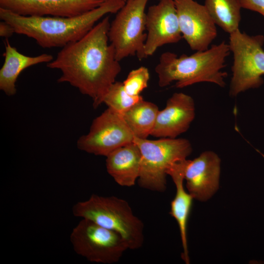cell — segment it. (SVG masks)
Instances as JSON below:
<instances>
[{
	"instance_id": "cell-15",
	"label": "cell",
	"mask_w": 264,
	"mask_h": 264,
	"mask_svg": "<svg viewBox=\"0 0 264 264\" xmlns=\"http://www.w3.org/2000/svg\"><path fill=\"white\" fill-rule=\"evenodd\" d=\"M108 173L119 185L133 186L141 169V154L134 142L121 147L106 156Z\"/></svg>"
},
{
	"instance_id": "cell-20",
	"label": "cell",
	"mask_w": 264,
	"mask_h": 264,
	"mask_svg": "<svg viewBox=\"0 0 264 264\" xmlns=\"http://www.w3.org/2000/svg\"><path fill=\"white\" fill-rule=\"evenodd\" d=\"M142 98L141 95H130L125 90L123 82L115 81L109 88L103 98V103L122 115Z\"/></svg>"
},
{
	"instance_id": "cell-8",
	"label": "cell",
	"mask_w": 264,
	"mask_h": 264,
	"mask_svg": "<svg viewBox=\"0 0 264 264\" xmlns=\"http://www.w3.org/2000/svg\"><path fill=\"white\" fill-rule=\"evenodd\" d=\"M70 240L77 254L97 263H117L129 249L120 234L87 219H82L73 229Z\"/></svg>"
},
{
	"instance_id": "cell-2",
	"label": "cell",
	"mask_w": 264,
	"mask_h": 264,
	"mask_svg": "<svg viewBox=\"0 0 264 264\" xmlns=\"http://www.w3.org/2000/svg\"><path fill=\"white\" fill-rule=\"evenodd\" d=\"M123 0H107L100 6L73 17L26 16L0 8V18L11 24L16 34L34 39L43 48L63 47L84 37L101 18L116 14Z\"/></svg>"
},
{
	"instance_id": "cell-17",
	"label": "cell",
	"mask_w": 264,
	"mask_h": 264,
	"mask_svg": "<svg viewBox=\"0 0 264 264\" xmlns=\"http://www.w3.org/2000/svg\"><path fill=\"white\" fill-rule=\"evenodd\" d=\"M4 46V61L0 70V89L8 96H13L16 93V82L23 70L53 60L51 55L45 53L36 56L23 55L11 45L8 39H5Z\"/></svg>"
},
{
	"instance_id": "cell-13",
	"label": "cell",
	"mask_w": 264,
	"mask_h": 264,
	"mask_svg": "<svg viewBox=\"0 0 264 264\" xmlns=\"http://www.w3.org/2000/svg\"><path fill=\"white\" fill-rule=\"evenodd\" d=\"M220 172V159L213 151H205L192 160L187 159L184 177L193 198L209 199L219 188Z\"/></svg>"
},
{
	"instance_id": "cell-10",
	"label": "cell",
	"mask_w": 264,
	"mask_h": 264,
	"mask_svg": "<svg viewBox=\"0 0 264 264\" xmlns=\"http://www.w3.org/2000/svg\"><path fill=\"white\" fill-rule=\"evenodd\" d=\"M173 0L182 38L193 50L208 49L217 36V30L205 6L194 0Z\"/></svg>"
},
{
	"instance_id": "cell-3",
	"label": "cell",
	"mask_w": 264,
	"mask_h": 264,
	"mask_svg": "<svg viewBox=\"0 0 264 264\" xmlns=\"http://www.w3.org/2000/svg\"><path fill=\"white\" fill-rule=\"evenodd\" d=\"M230 53L229 44L224 41L189 56H178L173 52H165L155 67L158 86L165 87L175 81V87L181 88L208 82L223 88L227 73L222 69Z\"/></svg>"
},
{
	"instance_id": "cell-19",
	"label": "cell",
	"mask_w": 264,
	"mask_h": 264,
	"mask_svg": "<svg viewBox=\"0 0 264 264\" xmlns=\"http://www.w3.org/2000/svg\"><path fill=\"white\" fill-rule=\"evenodd\" d=\"M204 5L215 24L230 34L239 29L242 8L239 0H205Z\"/></svg>"
},
{
	"instance_id": "cell-16",
	"label": "cell",
	"mask_w": 264,
	"mask_h": 264,
	"mask_svg": "<svg viewBox=\"0 0 264 264\" xmlns=\"http://www.w3.org/2000/svg\"><path fill=\"white\" fill-rule=\"evenodd\" d=\"M186 161L187 159L175 163L168 170L167 174L172 177L176 187V194L171 203L170 214L176 219L178 225L183 249L182 258L186 264H189L187 224L193 198L185 191L183 186Z\"/></svg>"
},
{
	"instance_id": "cell-23",
	"label": "cell",
	"mask_w": 264,
	"mask_h": 264,
	"mask_svg": "<svg viewBox=\"0 0 264 264\" xmlns=\"http://www.w3.org/2000/svg\"><path fill=\"white\" fill-rule=\"evenodd\" d=\"M15 32L13 26L8 22L1 20L0 22V36L8 39Z\"/></svg>"
},
{
	"instance_id": "cell-1",
	"label": "cell",
	"mask_w": 264,
	"mask_h": 264,
	"mask_svg": "<svg viewBox=\"0 0 264 264\" xmlns=\"http://www.w3.org/2000/svg\"><path fill=\"white\" fill-rule=\"evenodd\" d=\"M109 16H106L84 37L62 47L55 59L47 63L60 70L58 83H68L83 94L90 97L96 109L110 86L115 82L121 67L114 47L109 44Z\"/></svg>"
},
{
	"instance_id": "cell-12",
	"label": "cell",
	"mask_w": 264,
	"mask_h": 264,
	"mask_svg": "<svg viewBox=\"0 0 264 264\" xmlns=\"http://www.w3.org/2000/svg\"><path fill=\"white\" fill-rule=\"evenodd\" d=\"M107 0H0V8L26 16L73 17L93 10Z\"/></svg>"
},
{
	"instance_id": "cell-24",
	"label": "cell",
	"mask_w": 264,
	"mask_h": 264,
	"mask_svg": "<svg viewBox=\"0 0 264 264\" xmlns=\"http://www.w3.org/2000/svg\"><path fill=\"white\" fill-rule=\"evenodd\" d=\"M124 0V1H126V0Z\"/></svg>"
},
{
	"instance_id": "cell-11",
	"label": "cell",
	"mask_w": 264,
	"mask_h": 264,
	"mask_svg": "<svg viewBox=\"0 0 264 264\" xmlns=\"http://www.w3.org/2000/svg\"><path fill=\"white\" fill-rule=\"evenodd\" d=\"M159 1L149 6L146 12V57L153 55L158 47L176 43L182 38L174 0Z\"/></svg>"
},
{
	"instance_id": "cell-22",
	"label": "cell",
	"mask_w": 264,
	"mask_h": 264,
	"mask_svg": "<svg viewBox=\"0 0 264 264\" xmlns=\"http://www.w3.org/2000/svg\"><path fill=\"white\" fill-rule=\"evenodd\" d=\"M242 8L257 12L264 17V0H239Z\"/></svg>"
},
{
	"instance_id": "cell-6",
	"label": "cell",
	"mask_w": 264,
	"mask_h": 264,
	"mask_svg": "<svg viewBox=\"0 0 264 264\" xmlns=\"http://www.w3.org/2000/svg\"><path fill=\"white\" fill-rule=\"evenodd\" d=\"M264 36H250L240 29L229 34L228 44L233 54L229 94L236 97L249 89L263 84Z\"/></svg>"
},
{
	"instance_id": "cell-5",
	"label": "cell",
	"mask_w": 264,
	"mask_h": 264,
	"mask_svg": "<svg viewBox=\"0 0 264 264\" xmlns=\"http://www.w3.org/2000/svg\"><path fill=\"white\" fill-rule=\"evenodd\" d=\"M133 142L141 154L138 183L154 191L165 190L167 170L175 163L186 159L192 152L190 142L185 138L150 140L134 137Z\"/></svg>"
},
{
	"instance_id": "cell-7",
	"label": "cell",
	"mask_w": 264,
	"mask_h": 264,
	"mask_svg": "<svg viewBox=\"0 0 264 264\" xmlns=\"http://www.w3.org/2000/svg\"><path fill=\"white\" fill-rule=\"evenodd\" d=\"M149 0H126L110 22L108 36L114 47L116 59L120 61L136 55L141 60L146 58L145 44L147 34L146 5Z\"/></svg>"
},
{
	"instance_id": "cell-9",
	"label": "cell",
	"mask_w": 264,
	"mask_h": 264,
	"mask_svg": "<svg viewBox=\"0 0 264 264\" xmlns=\"http://www.w3.org/2000/svg\"><path fill=\"white\" fill-rule=\"evenodd\" d=\"M134 138L122 115L108 107L93 120L89 132L79 137L77 146L88 153L107 156Z\"/></svg>"
},
{
	"instance_id": "cell-21",
	"label": "cell",
	"mask_w": 264,
	"mask_h": 264,
	"mask_svg": "<svg viewBox=\"0 0 264 264\" xmlns=\"http://www.w3.org/2000/svg\"><path fill=\"white\" fill-rule=\"evenodd\" d=\"M150 74L148 68L141 66L131 70L123 84L126 92L130 95L137 96L148 87Z\"/></svg>"
},
{
	"instance_id": "cell-4",
	"label": "cell",
	"mask_w": 264,
	"mask_h": 264,
	"mask_svg": "<svg viewBox=\"0 0 264 264\" xmlns=\"http://www.w3.org/2000/svg\"><path fill=\"white\" fill-rule=\"evenodd\" d=\"M72 213L75 217L90 220L117 232L126 241L129 249H136L143 245L144 224L124 199L93 194L87 200L75 204Z\"/></svg>"
},
{
	"instance_id": "cell-14",
	"label": "cell",
	"mask_w": 264,
	"mask_h": 264,
	"mask_svg": "<svg viewBox=\"0 0 264 264\" xmlns=\"http://www.w3.org/2000/svg\"><path fill=\"white\" fill-rule=\"evenodd\" d=\"M195 115L193 98L183 92H175L167 100L165 108L159 110L151 135L176 138L188 131Z\"/></svg>"
},
{
	"instance_id": "cell-18",
	"label": "cell",
	"mask_w": 264,
	"mask_h": 264,
	"mask_svg": "<svg viewBox=\"0 0 264 264\" xmlns=\"http://www.w3.org/2000/svg\"><path fill=\"white\" fill-rule=\"evenodd\" d=\"M159 110L156 104L142 98L122 116L134 137L146 139L152 133Z\"/></svg>"
}]
</instances>
